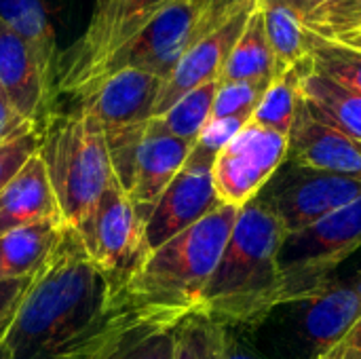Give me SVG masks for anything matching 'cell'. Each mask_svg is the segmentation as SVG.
Listing matches in <instances>:
<instances>
[{
	"label": "cell",
	"mask_w": 361,
	"mask_h": 359,
	"mask_svg": "<svg viewBox=\"0 0 361 359\" xmlns=\"http://www.w3.org/2000/svg\"><path fill=\"white\" fill-rule=\"evenodd\" d=\"M226 339L222 324L192 313L173 328V359H222Z\"/></svg>",
	"instance_id": "26"
},
{
	"label": "cell",
	"mask_w": 361,
	"mask_h": 359,
	"mask_svg": "<svg viewBox=\"0 0 361 359\" xmlns=\"http://www.w3.org/2000/svg\"><path fill=\"white\" fill-rule=\"evenodd\" d=\"M275 59L264 30V15L260 4L252 11L239 40L235 42L218 83L235 80H273Z\"/></svg>",
	"instance_id": "23"
},
{
	"label": "cell",
	"mask_w": 361,
	"mask_h": 359,
	"mask_svg": "<svg viewBox=\"0 0 361 359\" xmlns=\"http://www.w3.org/2000/svg\"><path fill=\"white\" fill-rule=\"evenodd\" d=\"M218 91V80L201 85L192 91H188L184 97H180L165 114L152 116L161 129L167 133L195 144L205 125L212 121V110H214V99Z\"/></svg>",
	"instance_id": "25"
},
{
	"label": "cell",
	"mask_w": 361,
	"mask_h": 359,
	"mask_svg": "<svg viewBox=\"0 0 361 359\" xmlns=\"http://www.w3.org/2000/svg\"><path fill=\"white\" fill-rule=\"evenodd\" d=\"M0 21L25 40L42 74L55 87L59 47L42 0H0Z\"/></svg>",
	"instance_id": "20"
},
{
	"label": "cell",
	"mask_w": 361,
	"mask_h": 359,
	"mask_svg": "<svg viewBox=\"0 0 361 359\" xmlns=\"http://www.w3.org/2000/svg\"><path fill=\"white\" fill-rule=\"evenodd\" d=\"M192 146L195 144L184 142L161 129L154 118H150V123L146 125L135 154L131 186L127 190L131 205L135 207V214L140 216L144 226L165 188L184 167Z\"/></svg>",
	"instance_id": "14"
},
{
	"label": "cell",
	"mask_w": 361,
	"mask_h": 359,
	"mask_svg": "<svg viewBox=\"0 0 361 359\" xmlns=\"http://www.w3.org/2000/svg\"><path fill=\"white\" fill-rule=\"evenodd\" d=\"M271 2H281V4H286V6H290L292 11H296V13L305 19V17L311 15L315 8H319L322 4H326V2H330V0H271Z\"/></svg>",
	"instance_id": "35"
},
{
	"label": "cell",
	"mask_w": 361,
	"mask_h": 359,
	"mask_svg": "<svg viewBox=\"0 0 361 359\" xmlns=\"http://www.w3.org/2000/svg\"><path fill=\"white\" fill-rule=\"evenodd\" d=\"M305 25L322 38H341L361 30V0H330L307 15Z\"/></svg>",
	"instance_id": "28"
},
{
	"label": "cell",
	"mask_w": 361,
	"mask_h": 359,
	"mask_svg": "<svg viewBox=\"0 0 361 359\" xmlns=\"http://www.w3.org/2000/svg\"><path fill=\"white\" fill-rule=\"evenodd\" d=\"M34 277L30 279H8V281H0V322H4L19 305V300L23 298L25 290L30 288Z\"/></svg>",
	"instance_id": "34"
},
{
	"label": "cell",
	"mask_w": 361,
	"mask_h": 359,
	"mask_svg": "<svg viewBox=\"0 0 361 359\" xmlns=\"http://www.w3.org/2000/svg\"><path fill=\"white\" fill-rule=\"evenodd\" d=\"M300 95L322 118L361 142V93L338 85L309 66L300 78Z\"/></svg>",
	"instance_id": "21"
},
{
	"label": "cell",
	"mask_w": 361,
	"mask_h": 359,
	"mask_svg": "<svg viewBox=\"0 0 361 359\" xmlns=\"http://www.w3.org/2000/svg\"><path fill=\"white\" fill-rule=\"evenodd\" d=\"M286 161L298 167L361 178V142L322 118L300 95L288 133Z\"/></svg>",
	"instance_id": "13"
},
{
	"label": "cell",
	"mask_w": 361,
	"mask_h": 359,
	"mask_svg": "<svg viewBox=\"0 0 361 359\" xmlns=\"http://www.w3.org/2000/svg\"><path fill=\"white\" fill-rule=\"evenodd\" d=\"M315 359H361V317L338 341L319 351Z\"/></svg>",
	"instance_id": "32"
},
{
	"label": "cell",
	"mask_w": 361,
	"mask_h": 359,
	"mask_svg": "<svg viewBox=\"0 0 361 359\" xmlns=\"http://www.w3.org/2000/svg\"><path fill=\"white\" fill-rule=\"evenodd\" d=\"M36 125L27 123L25 118H21L15 112V108L11 106V102H8V97L4 93V89L0 87V144L15 138V135H19V133H25V131H30Z\"/></svg>",
	"instance_id": "33"
},
{
	"label": "cell",
	"mask_w": 361,
	"mask_h": 359,
	"mask_svg": "<svg viewBox=\"0 0 361 359\" xmlns=\"http://www.w3.org/2000/svg\"><path fill=\"white\" fill-rule=\"evenodd\" d=\"M239 207L216 212L150 250L123 288L127 303L167 328L199 313L203 290L224 252Z\"/></svg>",
	"instance_id": "2"
},
{
	"label": "cell",
	"mask_w": 361,
	"mask_h": 359,
	"mask_svg": "<svg viewBox=\"0 0 361 359\" xmlns=\"http://www.w3.org/2000/svg\"><path fill=\"white\" fill-rule=\"evenodd\" d=\"M360 197L361 178L317 171L283 161L254 199L281 222L288 235L319 222Z\"/></svg>",
	"instance_id": "9"
},
{
	"label": "cell",
	"mask_w": 361,
	"mask_h": 359,
	"mask_svg": "<svg viewBox=\"0 0 361 359\" xmlns=\"http://www.w3.org/2000/svg\"><path fill=\"white\" fill-rule=\"evenodd\" d=\"M104 359H173V328L137 330Z\"/></svg>",
	"instance_id": "30"
},
{
	"label": "cell",
	"mask_w": 361,
	"mask_h": 359,
	"mask_svg": "<svg viewBox=\"0 0 361 359\" xmlns=\"http://www.w3.org/2000/svg\"><path fill=\"white\" fill-rule=\"evenodd\" d=\"M76 233L93 264L118 290L125 288L148 254L144 222L116 178L102 193L87 222Z\"/></svg>",
	"instance_id": "10"
},
{
	"label": "cell",
	"mask_w": 361,
	"mask_h": 359,
	"mask_svg": "<svg viewBox=\"0 0 361 359\" xmlns=\"http://www.w3.org/2000/svg\"><path fill=\"white\" fill-rule=\"evenodd\" d=\"M40 148V127L19 133L0 144V193Z\"/></svg>",
	"instance_id": "31"
},
{
	"label": "cell",
	"mask_w": 361,
	"mask_h": 359,
	"mask_svg": "<svg viewBox=\"0 0 361 359\" xmlns=\"http://www.w3.org/2000/svg\"><path fill=\"white\" fill-rule=\"evenodd\" d=\"M222 359H258L250 349H245L243 345L226 339V349H224V358Z\"/></svg>",
	"instance_id": "36"
},
{
	"label": "cell",
	"mask_w": 361,
	"mask_h": 359,
	"mask_svg": "<svg viewBox=\"0 0 361 359\" xmlns=\"http://www.w3.org/2000/svg\"><path fill=\"white\" fill-rule=\"evenodd\" d=\"M38 157L49 176L63 224L78 231L114 180L99 123L76 110L63 116L51 114L40 127Z\"/></svg>",
	"instance_id": "4"
},
{
	"label": "cell",
	"mask_w": 361,
	"mask_h": 359,
	"mask_svg": "<svg viewBox=\"0 0 361 359\" xmlns=\"http://www.w3.org/2000/svg\"><path fill=\"white\" fill-rule=\"evenodd\" d=\"M288 157V135L250 121L218 152L212 178L224 205L243 207L275 176Z\"/></svg>",
	"instance_id": "11"
},
{
	"label": "cell",
	"mask_w": 361,
	"mask_h": 359,
	"mask_svg": "<svg viewBox=\"0 0 361 359\" xmlns=\"http://www.w3.org/2000/svg\"><path fill=\"white\" fill-rule=\"evenodd\" d=\"M146 328L167 326L135 311L93 264L78 233L66 226L13 311L2 343L8 359H104Z\"/></svg>",
	"instance_id": "1"
},
{
	"label": "cell",
	"mask_w": 361,
	"mask_h": 359,
	"mask_svg": "<svg viewBox=\"0 0 361 359\" xmlns=\"http://www.w3.org/2000/svg\"><path fill=\"white\" fill-rule=\"evenodd\" d=\"M281 222L258 201L239 207L224 252L203 290L199 313L226 326H252L279 307Z\"/></svg>",
	"instance_id": "3"
},
{
	"label": "cell",
	"mask_w": 361,
	"mask_h": 359,
	"mask_svg": "<svg viewBox=\"0 0 361 359\" xmlns=\"http://www.w3.org/2000/svg\"><path fill=\"white\" fill-rule=\"evenodd\" d=\"M171 0H95L82 34L59 51L55 95L78 97L99 66L137 36Z\"/></svg>",
	"instance_id": "7"
},
{
	"label": "cell",
	"mask_w": 361,
	"mask_h": 359,
	"mask_svg": "<svg viewBox=\"0 0 361 359\" xmlns=\"http://www.w3.org/2000/svg\"><path fill=\"white\" fill-rule=\"evenodd\" d=\"M361 317V271L351 279L332 284L322 296L311 300L305 317L309 339L317 353L338 341Z\"/></svg>",
	"instance_id": "19"
},
{
	"label": "cell",
	"mask_w": 361,
	"mask_h": 359,
	"mask_svg": "<svg viewBox=\"0 0 361 359\" xmlns=\"http://www.w3.org/2000/svg\"><path fill=\"white\" fill-rule=\"evenodd\" d=\"M361 248V197L319 222L288 233L279 248V305L311 303L334 284V271Z\"/></svg>",
	"instance_id": "5"
},
{
	"label": "cell",
	"mask_w": 361,
	"mask_h": 359,
	"mask_svg": "<svg viewBox=\"0 0 361 359\" xmlns=\"http://www.w3.org/2000/svg\"><path fill=\"white\" fill-rule=\"evenodd\" d=\"M271 80H235L218 83L212 118H231V116H252L258 108L264 91Z\"/></svg>",
	"instance_id": "29"
},
{
	"label": "cell",
	"mask_w": 361,
	"mask_h": 359,
	"mask_svg": "<svg viewBox=\"0 0 361 359\" xmlns=\"http://www.w3.org/2000/svg\"><path fill=\"white\" fill-rule=\"evenodd\" d=\"M203 8L205 0H171L165 4L137 36L99 66L91 85L78 97L118 70H142L167 80L186 51L209 36L201 19Z\"/></svg>",
	"instance_id": "8"
},
{
	"label": "cell",
	"mask_w": 361,
	"mask_h": 359,
	"mask_svg": "<svg viewBox=\"0 0 361 359\" xmlns=\"http://www.w3.org/2000/svg\"><path fill=\"white\" fill-rule=\"evenodd\" d=\"M212 167V157L190 150L184 167L165 188L144 226V241L148 252L224 205L216 193Z\"/></svg>",
	"instance_id": "12"
},
{
	"label": "cell",
	"mask_w": 361,
	"mask_h": 359,
	"mask_svg": "<svg viewBox=\"0 0 361 359\" xmlns=\"http://www.w3.org/2000/svg\"><path fill=\"white\" fill-rule=\"evenodd\" d=\"M163 83V78L150 72L118 70L76 99V112L89 114L99 123L114 178L125 190L131 186L135 154L146 125L154 116Z\"/></svg>",
	"instance_id": "6"
},
{
	"label": "cell",
	"mask_w": 361,
	"mask_h": 359,
	"mask_svg": "<svg viewBox=\"0 0 361 359\" xmlns=\"http://www.w3.org/2000/svg\"><path fill=\"white\" fill-rule=\"evenodd\" d=\"M0 87L15 112L42 127L51 116L55 87L42 74L34 53L8 25L0 21Z\"/></svg>",
	"instance_id": "15"
},
{
	"label": "cell",
	"mask_w": 361,
	"mask_h": 359,
	"mask_svg": "<svg viewBox=\"0 0 361 359\" xmlns=\"http://www.w3.org/2000/svg\"><path fill=\"white\" fill-rule=\"evenodd\" d=\"M309 66L311 63L279 72L271 80L269 89L264 91L258 108L252 114V121L267 129L288 135L294 123L298 102H300V78Z\"/></svg>",
	"instance_id": "24"
},
{
	"label": "cell",
	"mask_w": 361,
	"mask_h": 359,
	"mask_svg": "<svg viewBox=\"0 0 361 359\" xmlns=\"http://www.w3.org/2000/svg\"><path fill=\"white\" fill-rule=\"evenodd\" d=\"M260 8L275 59V76L290 68L311 63V32L302 17L281 2L260 0Z\"/></svg>",
	"instance_id": "22"
},
{
	"label": "cell",
	"mask_w": 361,
	"mask_h": 359,
	"mask_svg": "<svg viewBox=\"0 0 361 359\" xmlns=\"http://www.w3.org/2000/svg\"><path fill=\"white\" fill-rule=\"evenodd\" d=\"M11 315H13V313H11ZM11 315H8L4 322H0V359H8V351H6V347H4V343H2V339H4V330H6V324H8Z\"/></svg>",
	"instance_id": "38"
},
{
	"label": "cell",
	"mask_w": 361,
	"mask_h": 359,
	"mask_svg": "<svg viewBox=\"0 0 361 359\" xmlns=\"http://www.w3.org/2000/svg\"><path fill=\"white\" fill-rule=\"evenodd\" d=\"M334 40H341V42L349 44V47H355V49H360L361 51V30L349 32V34H345V36H341V38H334Z\"/></svg>",
	"instance_id": "37"
},
{
	"label": "cell",
	"mask_w": 361,
	"mask_h": 359,
	"mask_svg": "<svg viewBox=\"0 0 361 359\" xmlns=\"http://www.w3.org/2000/svg\"><path fill=\"white\" fill-rule=\"evenodd\" d=\"M47 220H61V212L36 152L0 193V235Z\"/></svg>",
	"instance_id": "17"
},
{
	"label": "cell",
	"mask_w": 361,
	"mask_h": 359,
	"mask_svg": "<svg viewBox=\"0 0 361 359\" xmlns=\"http://www.w3.org/2000/svg\"><path fill=\"white\" fill-rule=\"evenodd\" d=\"M254 8L241 11L228 23H224L222 28H218L216 32H212L209 36L199 40L192 49L186 51V55L180 59V63L169 74V78L163 83L159 102L154 106V116L165 114L188 91L220 78L222 68H224L235 42L239 40Z\"/></svg>",
	"instance_id": "16"
},
{
	"label": "cell",
	"mask_w": 361,
	"mask_h": 359,
	"mask_svg": "<svg viewBox=\"0 0 361 359\" xmlns=\"http://www.w3.org/2000/svg\"><path fill=\"white\" fill-rule=\"evenodd\" d=\"M311 70L361 93V51L355 47L311 34Z\"/></svg>",
	"instance_id": "27"
},
{
	"label": "cell",
	"mask_w": 361,
	"mask_h": 359,
	"mask_svg": "<svg viewBox=\"0 0 361 359\" xmlns=\"http://www.w3.org/2000/svg\"><path fill=\"white\" fill-rule=\"evenodd\" d=\"M66 226L61 220H47L0 235V281L34 277L55 254Z\"/></svg>",
	"instance_id": "18"
}]
</instances>
